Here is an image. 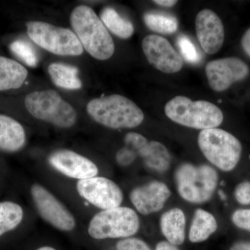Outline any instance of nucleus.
<instances>
[{"instance_id": "nucleus-1", "label": "nucleus", "mask_w": 250, "mask_h": 250, "mask_svg": "<svg viewBox=\"0 0 250 250\" xmlns=\"http://www.w3.org/2000/svg\"><path fill=\"white\" fill-rule=\"evenodd\" d=\"M72 30L83 49L97 60L111 58L115 52V44L109 31L96 13L85 5L77 6L70 17Z\"/></svg>"}, {"instance_id": "nucleus-2", "label": "nucleus", "mask_w": 250, "mask_h": 250, "mask_svg": "<svg viewBox=\"0 0 250 250\" xmlns=\"http://www.w3.org/2000/svg\"><path fill=\"white\" fill-rule=\"evenodd\" d=\"M85 109L94 121L113 129H132L139 126L145 118L134 102L116 94L93 99Z\"/></svg>"}, {"instance_id": "nucleus-3", "label": "nucleus", "mask_w": 250, "mask_h": 250, "mask_svg": "<svg viewBox=\"0 0 250 250\" xmlns=\"http://www.w3.org/2000/svg\"><path fill=\"white\" fill-rule=\"evenodd\" d=\"M165 113L177 124L202 131L218 127L224 119L223 112L214 104L193 102L184 96L175 97L166 104Z\"/></svg>"}, {"instance_id": "nucleus-4", "label": "nucleus", "mask_w": 250, "mask_h": 250, "mask_svg": "<svg viewBox=\"0 0 250 250\" xmlns=\"http://www.w3.org/2000/svg\"><path fill=\"white\" fill-rule=\"evenodd\" d=\"M24 105L31 116L62 128L72 127L77 121V113L70 103L56 90H37L28 94Z\"/></svg>"}, {"instance_id": "nucleus-5", "label": "nucleus", "mask_w": 250, "mask_h": 250, "mask_svg": "<svg viewBox=\"0 0 250 250\" xmlns=\"http://www.w3.org/2000/svg\"><path fill=\"white\" fill-rule=\"evenodd\" d=\"M174 177L179 195L192 204L210 200L218 183V172L208 165L182 164L176 170Z\"/></svg>"}, {"instance_id": "nucleus-6", "label": "nucleus", "mask_w": 250, "mask_h": 250, "mask_svg": "<svg viewBox=\"0 0 250 250\" xmlns=\"http://www.w3.org/2000/svg\"><path fill=\"white\" fill-rule=\"evenodd\" d=\"M198 145L207 160L225 172L233 170L241 159V142L225 130H202L199 134Z\"/></svg>"}, {"instance_id": "nucleus-7", "label": "nucleus", "mask_w": 250, "mask_h": 250, "mask_svg": "<svg viewBox=\"0 0 250 250\" xmlns=\"http://www.w3.org/2000/svg\"><path fill=\"white\" fill-rule=\"evenodd\" d=\"M28 36L42 49L55 55L79 57L83 48L73 31L42 21L26 23Z\"/></svg>"}, {"instance_id": "nucleus-8", "label": "nucleus", "mask_w": 250, "mask_h": 250, "mask_svg": "<svg viewBox=\"0 0 250 250\" xmlns=\"http://www.w3.org/2000/svg\"><path fill=\"white\" fill-rule=\"evenodd\" d=\"M140 219L129 207H119L99 212L90 220L88 233L95 239L127 238L139 231Z\"/></svg>"}, {"instance_id": "nucleus-9", "label": "nucleus", "mask_w": 250, "mask_h": 250, "mask_svg": "<svg viewBox=\"0 0 250 250\" xmlns=\"http://www.w3.org/2000/svg\"><path fill=\"white\" fill-rule=\"evenodd\" d=\"M77 190L81 197L103 210L121 207L123 192L118 184L103 177H94L80 180Z\"/></svg>"}, {"instance_id": "nucleus-10", "label": "nucleus", "mask_w": 250, "mask_h": 250, "mask_svg": "<svg viewBox=\"0 0 250 250\" xmlns=\"http://www.w3.org/2000/svg\"><path fill=\"white\" fill-rule=\"evenodd\" d=\"M31 195L39 214L54 228L70 231L75 228V219L62 202L40 184H34Z\"/></svg>"}, {"instance_id": "nucleus-11", "label": "nucleus", "mask_w": 250, "mask_h": 250, "mask_svg": "<svg viewBox=\"0 0 250 250\" xmlns=\"http://www.w3.org/2000/svg\"><path fill=\"white\" fill-rule=\"evenodd\" d=\"M205 71L210 88L215 91L223 92L233 83L246 79L250 67L241 59L228 57L208 62Z\"/></svg>"}, {"instance_id": "nucleus-12", "label": "nucleus", "mask_w": 250, "mask_h": 250, "mask_svg": "<svg viewBox=\"0 0 250 250\" xmlns=\"http://www.w3.org/2000/svg\"><path fill=\"white\" fill-rule=\"evenodd\" d=\"M142 48L148 62L164 73H176L183 67L181 56L162 36L154 34L146 36L143 40Z\"/></svg>"}, {"instance_id": "nucleus-13", "label": "nucleus", "mask_w": 250, "mask_h": 250, "mask_svg": "<svg viewBox=\"0 0 250 250\" xmlns=\"http://www.w3.org/2000/svg\"><path fill=\"white\" fill-rule=\"evenodd\" d=\"M49 165L70 178L83 180L96 177L98 167L88 158L69 149H59L48 157Z\"/></svg>"}, {"instance_id": "nucleus-14", "label": "nucleus", "mask_w": 250, "mask_h": 250, "mask_svg": "<svg viewBox=\"0 0 250 250\" xmlns=\"http://www.w3.org/2000/svg\"><path fill=\"white\" fill-rule=\"evenodd\" d=\"M195 29L197 39L206 53L214 54L223 47L225 29L218 15L210 9H204L197 15Z\"/></svg>"}, {"instance_id": "nucleus-15", "label": "nucleus", "mask_w": 250, "mask_h": 250, "mask_svg": "<svg viewBox=\"0 0 250 250\" xmlns=\"http://www.w3.org/2000/svg\"><path fill=\"white\" fill-rule=\"evenodd\" d=\"M170 195L166 184L153 181L134 188L130 194V200L141 214L147 215L160 211Z\"/></svg>"}, {"instance_id": "nucleus-16", "label": "nucleus", "mask_w": 250, "mask_h": 250, "mask_svg": "<svg viewBox=\"0 0 250 250\" xmlns=\"http://www.w3.org/2000/svg\"><path fill=\"white\" fill-rule=\"evenodd\" d=\"M26 143V133L22 125L6 115L0 114V150L16 152Z\"/></svg>"}, {"instance_id": "nucleus-17", "label": "nucleus", "mask_w": 250, "mask_h": 250, "mask_svg": "<svg viewBox=\"0 0 250 250\" xmlns=\"http://www.w3.org/2000/svg\"><path fill=\"white\" fill-rule=\"evenodd\" d=\"M186 224L183 210L179 208H171L161 217V231L167 242L175 246H181L185 241Z\"/></svg>"}, {"instance_id": "nucleus-18", "label": "nucleus", "mask_w": 250, "mask_h": 250, "mask_svg": "<svg viewBox=\"0 0 250 250\" xmlns=\"http://www.w3.org/2000/svg\"><path fill=\"white\" fill-rule=\"evenodd\" d=\"M27 77V70L22 64L0 56V91L21 88Z\"/></svg>"}, {"instance_id": "nucleus-19", "label": "nucleus", "mask_w": 250, "mask_h": 250, "mask_svg": "<svg viewBox=\"0 0 250 250\" xmlns=\"http://www.w3.org/2000/svg\"><path fill=\"white\" fill-rule=\"evenodd\" d=\"M138 156L143 158L145 165L156 172H166L171 164V156L167 148L162 143L150 141L138 152Z\"/></svg>"}, {"instance_id": "nucleus-20", "label": "nucleus", "mask_w": 250, "mask_h": 250, "mask_svg": "<svg viewBox=\"0 0 250 250\" xmlns=\"http://www.w3.org/2000/svg\"><path fill=\"white\" fill-rule=\"evenodd\" d=\"M49 77L56 86L67 90H79L82 82L77 67L62 62H52L47 68Z\"/></svg>"}, {"instance_id": "nucleus-21", "label": "nucleus", "mask_w": 250, "mask_h": 250, "mask_svg": "<svg viewBox=\"0 0 250 250\" xmlns=\"http://www.w3.org/2000/svg\"><path fill=\"white\" fill-rule=\"evenodd\" d=\"M218 223L213 214L198 208L194 214L189 231V239L192 243L205 241L216 231Z\"/></svg>"}, {"instance_id": "nucleus-22", "label": "nucleus", "mask_w": 250, "mask_h": 250, "mask_svg": "<svg viewBox=\"0 0 250 250\" xmlns=\"http://www.w3.org/2000/svg\"><path fill=\"white\" fill-rule=\"evenodd\" d=\"M100 20L107 30L118 38L127 39L134 34L132 23L122 17L113 8H104L100 14Z\"/></svg>"}, {"instance_id": "nucleus-23", "label": "nucleus", "mask_w": 250, "mask_h": 250, "mask_svg": "<svg viewBox=\"0 0 250 250\" xmlns=\"http://www.w3.org/2000/svg\"><path fill=\"white\" fill-rule=\"evenodd\" d=\"M24 212L22 207L15 202H0V236L15 229L22 223Z\"/></svg>"}, {"instance_id": "nucleus-24", "label": "nucleus", "mask_w": 250, "mask_h": 250, "mask_svg": "<svg viewBox=\"0 0 250 250\" xmlns=\"http://www.w3.org/2000/svg\"><path fill=\"white\" fill-rule=\"evenodd\" d=\"M144 22L149 29L159 34H174L178 29L177 18L170 15L147 13L144 16Z\"/></svg>"}, {"instance_id": "nucleus-25", "label": "nucleus", "mask_w": 250, "mask_h": 250, "mask_svg": "<svg viewBox=\"0 0 250 250\" xmlns=\"http://www.w3.org/2000/svg\"><path fill=\"white\" fill-rule=\"evenodd\" d=\"M10 50L20 60L29 67H35L39 62L35 49L29 42L24 40L15 41L10 45Z\"/></svg>"}, {"instance_id": "nucleus-26", "label": "nucleus", "mask_w": 250, "mask_h": 250, "mask_svg": "<svg viewBox=\"0 0 250 250\" xmlns=\"http://www.w3.org/2000/svg\"><path fill=\"white\" fill-rule=\"evenodd\" d=\"M177 45L185 60L192 64H196L201 61V55L191 40L185 35H181L177 39Z\"/></svg>"}, {"instance_id": "nucleus-27", "label": "nucleus", "mask_w": 250, "mask_h": 250, "mask_svg": "<svg viewBox=\"0 0 250 250\" xmlns=\"http://www.w3.org/2000/svg\"><path fill=\"white\" fill-rule=\"evenodd\" d=\"M117 250H152L146 242L136 238H127L117 243Z\"/></svg>"}, {"instance_id": "nucleus-28", "label": "nucleus", "mask_w": 250, "mask_h": 250, "mask_svg": "<svg viewBox=\"0 0 250 250\" xmlns=\"http://www.w3.org/2000/svg\"><path fill=\"white\" fill-rule=\"evenodd\" d=\"M125 142V146L131 148L137 153V154L138 152L148 143L147 140L145 136L136 132H129L126 134Z\"/></svg>"}, {"instance_id": "nucleus-29", "label": "nucleus", "mask_w": 250, "mask_h": 250, "mask_svg": "<svg viewBox=\"0 0 250 250\" xmlns=\"http://www.w3.org/2000/svg\"><path fill=\"white\" fill-rule=\"evenodd\" d=\"M231 219L238 228L250 231V209L237 210L233 213Z\"/></svg>"}, {"instance_id": "nucleus-30", "label": "nucleus", "mask_w": 250, "mask_h": 250, "mask_svg": "<svg viewBox=\"0 0 250 250\" xmlns=\"http://www.w3.org/2000/svg\"><path fill=\"white\" fill-rule=\"evenodd\" d=\"M137 156V153L131 148L125 146L116 153V161L120 166H127L131 165L136 160Z\"/></svg>"}, {"instance_id": "nucleus-31", "label": "nucleus", "mask_w": 250, "mask_h": 250, "mask_svg": "<svg viewBox=\"0 0 250 250\" xmlns=\"http://www.w3.org/2000/svg\"><path fill=\"white\" fill-rule=\"evenodd\" d=\"M234 196L238 203L250 205V182H243L238 184L235 189Z\"/></svg>"}, {"instance_id": "nucleus-32", "label": "nucleus", "mask_w": 250, "mask_h": 250, "mask_svg": "<svg viewBox=\"0 0 250 250\" xmlns=\"http://www.w3.org/2000/svg\"><path fill=\"white\" fill-rule=\"evenodd\" d=\"M241 45L247 55L250 57V27L242 38Z\"/></svg>"}, {"instance_id": "nucleus-33", "label": "nucleus", "mask_w": 250, "mask_h": 250, "mask_svg": "<svg viewBox=\"0 0 250 250\" xmlns=\"http://www.w3.org/2000/svg\"><path fill=\"white\" fill-rule=\"evenodd\" d=\"M155 250H179L177 246L171 244L167 241H161L158 243Z\"/></svg>"}, {"instance_id": "nucleus-34", "label": "nucleus", "mask_w": 250, "mask_h": 250, "mask_svg": "<svg viewBox=\"0 0 250 250\" xmlns=\"http://www.w3.org/2000/svg\"><path fill=\"white\" fill-rule=\"evenodd\" d=\"M154 2L159 6H164V7H172L177 4V1H175V0H156V1H154Z\"/></svg>"}, {"instance_id": "nucleus-35", "label": "nucleus", "mask_w": 250, "mask_h": 250, "mask_svg": "<svg viewBox=\"0 0 250 250\" xmlns=\"http://www.w3.org/2000/svg\"><path fill=\"white\" fill-rule=\"evenodd\" d=\"M230 250H250V243L244 242L236 243L231 247Z\"/></svg>"}, {"instance_id": "nucleus-36", "label": "nucleus", "mask_w": 250, "mask_h": 250, "mask_svg": "<svg viewBox=\"0 0 250 250\" xmlns=\"http://www.w3.org/2000/svg\"><path fill=\"white\" fill-rule=\"evenodd\" d=\"M36 250H56L54 248H52V247H42V248H39V249Z\"/></svg>"}]
</instances>
